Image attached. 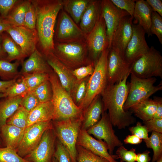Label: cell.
Returning <instances> with one entry per match:
<instances>
[{"label": "cell", "instance_id": "cell-1", "mask_svg": "<svg viewBox=\"0 0 162 162\" xmlns=\"http://www.w3.org/2000/svg\"><path fill=\"white\" fill-rule=\"evenodd\" d=\"M130 74L119 82L107 84L100 94L103 105V111H107L113 126L118 129H125L136 121L131 112L123 109L128 93L127 79Z\"/></svg>", "mask_w": 162, "mask_h": 162}, {"label": "cell", "instance_id": "cell-2", "mask_svg": "<svg viewBox=\"0 0 162 162\" xmlns=\"http://www.w3.org/2000/svg\"><path fill=\"white\" fill-rule=\"evenodd\" d=\"M36 13V29L40 52L45 57L52 52L54 28L56 19L63 8L62 0H31Z\"/></svg>", "mask_w": 162, "mask_h": 162}, {"label": "cell", "instance_id": "cell-3", "mask_svg": "<svg viewBox=\"0 0 162 162\" xmlns=\"http://www.w3.org/2000/svg\"><path fill=\"white\" fill-rule=\"evenodd\" d=\"M49 80L52 88L51 101L55 109L53 120L60 121L82 117V110L75 104L70 95L62 85L53 71L49 74Z\"/></svg>", "mask_w": 162, "mask_h": 162}, {"label": "cell", "instance_id": "cell-4", "mask_svg": "<svg viewBox=\"0 0 162 162\" xmlns=\"http://www.w3.org/2000/svg\"><path fill=\"white\" fill-rule=\"evenodd\" d=\"M52 53L59 61L72 70L93 63L89 57L86 40L70 42H54Z\"/></svg>", "mask_w": 162, "mask_h": 162}, {"label": "cell", "instance_id": "cell-5", "mask_svg": "<svg viewBox=\"0 0 162 162\" xmlns=\"http://www.w3.org/2000/svg\"><path fill=\"white\" fill-rule=\"evenodd\" d=\"M109 49H106L95 63L94 72L89 78L85 98L79 106L83 112L100 95L107 84V69Z\"/></svg>", "mask_w": 162, "mask_h": 162}, {"label": "cell", "instance_id": "cell-6", "mask_svg": "<svg viewBox=\"0 0 162 162\" xmlns=\"http://www.w3.org/2000/svg\"><path fill=\"white\" fill-rule=\"evenodd\" d=\"M83 117L54 121V129L59 141L68 152L71 162H77L76 142Z\"/></svg>", "mask_w": 162, "mask_h": 162}, {"label": "cell", "instance_id": "cell-7", "mask_svg": "<svg viewBox=\"0 0 162 162\" xmlns=\"http://www.w3.org/2000/svg\"><path fill=\"white\" fill-rule=\"evenodd\" d=\"M130 80L128 83V93L123 109L128 111L132 106L146 99L162 90V83L154 85L155 77L141 78L130 74Z\"/></svg>", "mask_w": 162, "mask_h": 162}, {"label": "cell", "instance_id": "cell-8", "mask_svg": "<svg viewBox=\"0 0 162 162\" xmlns=\"http://www.w3.org/2000/svg\"><path fill=\"white\" fill-rule=\"evenodd\" d=\"M139 78H162V56L153 46L131 65L130 74Z\"/></svg>", "mask_w": 162, "mask_h": 162}, {"label": "cell", "instance_id": "cell-9", "mask_svg": "<svg viewBox=\"0 0 162 162\" xmlns=\"http://www.w3.org/2000/svg\"><path fill=\"white\" fill-rule=\"evenodd\" d=\"M89 58L95 64L102 52L108 48L109 42L106 32V27L101 13L95 25L86 36Z\"/></svg>", "mask_w": 162, "mask_h": 162}, {"label": "cell", "instance_id": "cell-10", "mask_svg": "<svg viewBox=\"0 0 162 162\" xmlns=\"http://www.w3.org/2000/svg\"><path fill=\"white\" fill-rule=\"evenodd\" d=\"M55 31L54 42H70L86 40L80 27L62 8L58 15Z\"/></svg>", "mask_w": 162, "mask_h": 162}, {"label": "cell", "instance_id": "cell-11", "mask_svg": "<svg viewBox=\"0 0 162 162\" xmlns=\"http://www.w3.org/2000/svg\"><path fill=\"white\" fill-rule=\"evenodd\" d=\"M86 130L89 134L93 135L98 140H103L107 146L109 154L111 155H113L115 148L123 145L115 134L106 111H103L100 119Z\"/></svg>", "mask_w": 162, "mask_h": 162}, {"label": "cell", "instance_id": "cell-12", "mask_svg": "<svg viewBox=\"0 0 162 162\" xmlns=\"http://www.w3.org/2000/svg\"><path fill=\"white\" fill-rule=\"evenodd\" d=\"M52 126L50 121L35 123L26 127L22 140L15 149L17 154L25 158L38 144L45 131Z\"/></svg>", "mask_w": 162, "mask_h": 162}, {"label": "cell", "instance_id": "cell-13", "mask_svg": "<svg viewBox=\"0 0 162 162\" xmlns=\"http://www.w3.org/2000/svg\"><path fill=\"white\" fill-rule=\"evenodd\" d=\"M56 136L53 126L47 129L37 145L24 158L32 162H52Z\"/></svg>", "mask_w": 162, "mask_h": 162}, {"label": "cell", "instance_id": "cell-14", "mask_svg": "<svg viewBox=\"0 0 162 162\" xmlns=\"http://www.w3.org/2000/svg\"><path fill=\"white\" fill-rule=\"evenodd\" d=\"M145 34L144 30L139 25L133 24L132 36L123 57L125 61L131 66L150 48L145 39Z\"/></svg>", "mask_w": 162, "mask_h": 162}, {"label": "cell", "instance_id": "cell-15", "mask_svg": "<svg viewBox=\"0 0 162 162\" xmlns=\"http://www.w3.org/2000/svg\"><path fill=\"white\" fill-rule=\"evenodd\" d=\"M5 32L20 47L26 57L37 48L39 39L36 29H29L23 26H11Z\"/></svg>", "mask_w": 162, "mask_h": 162}, {"label": "cell", "instance_id": "cell-16", "mask_svg": "<svg viewBox=\"0 0 162 162\" xmlns=\"http://www.w3.org/2000/svg\"><path fill=\"white\" fill-rule=\"evenodd\" d=\"M131 67L118 52L111 48L109 49L107 63V84H113L122 80L130 74Z\"/></svg>", "mask_w": 162, "mask_h": 162}, {"label": "cell", "instance_id": "cell-17", "mask_svg": "<svg viewBox=\"0 0 162 162\" xmlns=\"http://www.w3.org/2000/svg\"><path fill=\"white\" fill-rule=\"evenodd\" d=\"M100 11L106 27L109 49L114 32L123 18L129 14L126 11L117 8L110 0H101Z\"/></svg>", "mask_w": 162, "mask_h": 162}, {"label": "cell", "instance_id": "cell-18", "mask_svg": "<svg viewBox=\"0 0 162 162\" xmlns=\"http://www.w3.org/2000/svg\"><path fill=\"white\" fill-rule=\"evenodd\" d=\"M133 19L129 15L124 17L112 35L110 48L118 52L123 58L132 36Z\"/></svg>", "mask_w": 162, "mask_h": 162}, {"label": "cell", "instance_id": "cell-19", "mask_svg": "<svg viewBox=\"0 0 162 162\" xmlns=\"http://www.w3.org/2000/svg\"><path fill=\"white\" fill-rule=\"evenodd\" d=\"M49 65L57 76L59 81L70 95L78 81L70 69L54 56L52 52L44 57Z\"/></svg>", "mask_w": 162, "mask_h": 162}, {"label": "cell", "instance_id": "cell-20", "mask_svg": "<svg viewBox=\"0 0 162 162\" xmlns=\"http://www.w3.org/2000/svg\"><path fill=\"white\" fill-rule=\"evenodd\" d=\"M76 146H81L93 154L106 159L110 162H116L112 155L108 152L107 146L102 140H96L89 134L86 130L80 129Z\"/></svg>", "mask_w": 162, "mask_h": 162}, {"label": "cell", "instance_id": "cell-21", "mask_svg": "<svg viewBox=\"0 0 162 162\" xmlns=\"http://www.w3.org/2000/svg\"><path fill=\"white\" fill-rule=\"evenodd\" d=\"M22 64L20 72L21 75L36 73L49 74L53 71L44 56L37 48Z\"/></svg>", "mask_w": 162, "mask_h": 162}, {"label": "cell", "instance_id": "cell-22", "mask_svg": "<svg viewBox=\"0 0 162 162\" xmlns=\"http://www.w3.org/2000/svg\"><path fill=\"white\" fill-rule=\"evenodd\" d=\"M101 0H90L82 14L80 27L85 36L92 29L100 14Z\"/></svg>", "mask_w": 162, "mask_h": 162}, {"label": "cell", "instance_id": "cell-23", "mask_svg": "<svg viewBox=\"0 0 162 162\" xmlns=\"http://www.w3.org/2000/svg\"><path fill=\"white\" fill-rule=\"evenodd\" d=\"M152 10L146 1L136 0L133 14L135 23H138L144 30L148 37L152 35L150 32L151 15Z\"/></svg>", "mask_w": 162, "mask_h": 162}, {"label": "cell", "instance_id": "cell-24", "mask_svg": "<svg viewBox=\"0 0 162 162\" xmlns=\"http://www.w3.org/2000/svg\"><path fill=\"white\" fill-rule=\"evenodd\" d=\"M54 107L52 101L40 103L29 112L27 127L34 124L54 119Z\"/></svg>", "mask_w": 162, "mask_h": 162}, {"label": "cell", "instance_id": "cell-25", "mask_svg": "<svg viewBox=\"0 0 162 162\" xmlns=\"http://www.w3.org/2000/svg\"><path fill=\"white\" fill-rule=\"evenodd\" d=\"M103 105L100 95L97 96L83 112L81 129L87 130L99 121L103 112Z\"/></svg>", "mask_w": 162, "mask_h": 162}, {"label": "cell", "instance_id": "cell-26", "mask_svg": "<svg viewBox=\"0 0 162 162\" xmlns=\"http://www.w3.org/2000/svg\"><path fill=\"white\" fill-rule=\"evenodd\" d=\"M17 127L5 124L0 128V134L5 147L16 149L20 144L25 130Z\"/></svg>", "mask_w": 162, "mask_h": 162}, {"label": "cell", "instance_id": "cell-27", "mask_svg": "<svg viewBox=\"0 0 162 162\" xmlns=\"http://www.w3.org/2000/svg\"><path fill=\"white\" fill-rule=\"evenodd\" d=\"M1 34L2 48L7 55L6 59L10 62L16 60L22 63L26 57L20 47L6 32Z\"/></svg>", "mask_w": 162, "mask_h": 162}, {"label": "cell", "instance_id": "cell-28", "mask_svg": "<svg viewBox=\"0 0 162 162\" xmlns=\"http://www.w3.org/2000/svg\"><path fill=\"white\" fill-rule=\"evenodd\" d=\"M24 95L6 97L0 100V128L18 108Z\"/></svg>", "mask_w": 162, "mask_h": 162}, {"label": "cell", "instance_id": "cell-29", "mask_svg": "<svg viewBox=\"0 0 162 162\" xmlns=\"http://www.w3.org/2000/svg\"><path fill=\"white\" fill-rule=\"evenodd\" d=\"M157 107L156 100L149 98L134 105L129 110L132 113L144 122L153 118Z\"/></svg>", "mask_w": 162, "mask_h": 162}, {"label": "cell", "instance_id": "cell-30", "mask_svg": "<svg viewBox=\"0 0 162 162\" xmlns=\"http://www.w3.org/2000/svg\"><path fill=\"white\" fill-rule=\"evenodd\" d=\"M90 0H63V9L77 25Z\"/></svg>", "mask_w": 162, "mask_h": 162}, {"label": "cell", "instance_id": "cell-31", "mask_svg": "<svg viewBox=\"0 0 162 162\" xmlns=\"http://www.w3.org/2000/svg\"><path fill=\"white\" fill-rule=\"evenodd\" d=\"M31 2L30 0H21L7 16L3 19L4 20L11 26H23L26 13Z\"/></svg>", "mask_w": 162, "mask_h": 162}, {"label": "cell", "instance_id": "cell-32", "mask_svg": "<svg viewBox=\"0 0 162 162\" xmlns=\"http://www.w3.org/2000/svg\"><path fill=\"white\" fill-rule=\"evenodd\" d=\"M20 62L16 61L11 63L6 59L0 58V77L4 81H8L20 77L21 74L18 67Z\"/></svg>", "mask_w": 162, "mask_h": 162}, {"label": "cell", "instance_id": "cell-33", "mask_svg": "<svg viewBox=\"0 0 162 162\" xmlns=\"http://www.w3.org/2000/svg\"><path fill=\"white\" fill-rule=\"evenodd\" d=\"M146 146L153 151L152 162H155L162 157V133L152 131L148 139L144 140Z\"/></svg>", "mask_w": 162, "mask_h": 162}, {"label": "cell", "instance_id": "cell-34", "mask_svg": "<svg viewBox=\"0 0 162 162\" xmlns=\"http://www.w3.org/2000/svg\"><path fill=\"white\" fill-rule=\"evenodd\" d=\"M28 114V112L20 106L14 114L7 119L6 124L25 129L27 127Z\"/></svg>", "mask_w": 162, "mask_h": 162}, {"label": "cell", "instance_id": "cell-35", "mask_svg": "<svg viewBox=\"0 0 162 162\" xmlns=\"http://www.w3.org/2000/svg\"><path fill=\"white\" fill-rule=\"evenodd\" d=\"M49 74L36 73L22 76L28 91H32L44 82L49 80Z\"/></svg>", "mask_w": 162, "mask_h": 162}, {"label": "cell", "instance_id": "cell-36", "mask_svg": "<svg viewBox=\"0 0 162 162\" xmlns=\"http://www.w3.org/2000/svg\"><path fill=\"white\" fill-rule=\"evenodd\" d=\"M90 76L78 80L70 95L75 104L78 106L81 104L85 98L87 85Z\"/></svg>", "mask_w": 162, "mask_h": 162}, {"label": "cell", "instance_id": "cell-37", "mask_svg": "<svg viewBox=\"0 0 162 162\" xmlns=\"http://www.w3.org/2000/svg\"><path fill=\"white\" fill-rule=\"evenodd\" d=\"M40 103L51 101L52 96V86L49 80L44 82L33 91Z\"/></svg>", "mask_w": 162, "mask_h": 162}, {"label": "cell", "instance_id": "cell-38", "mask_svg": "<svg viewBox=\"0 0 162 162\" xmlns=\"http://www.w3.org/2000/svg\"><path fill=\"white\" fill-rule=\"evenodd\" d=\"M28 91L23 76L21 75L16 82L4 93L5 97H14L24 95Z\"/></svg>", "mask_w": 162, "mask_h": 162}, {"label": "cell", "instance_id": "cell-39", "mask_svg": "<svg viewBox=\"0 0 162 162\" xmlns=\"http://www.w3.org/2000/svg\"><path fill=\"white\" fill-rule=\"evenodd\" d=\"M77 162H110L84 148L76 146Z\"/></svg>", "mask_w": 162, "mask_h": 162}, {"label": "cell", "instance_id": "cell-40", "mask_svg": "<svg viewBox=\"0 0 162 162\" xmlns=\"http://www.w3.org/2000/svg\"><path fill=\"white\" fill-rule=\"evenodd\" d=\"M0 162H32L20 157L15 149L0 147Z\"/></svg>", "mask_w": 162, "mask_h": 162}, {"label": "cell", "instance_id": "cell-41", "mask_svg": "<svg viewBox=\"0 0 162 162\" xmlns=\"http://www.w3.org/2000/svg\"><path fill=\"white\" fill-rule=\"evenodd\" d=\"M116 154L112 155L115 159H119L120 162H135L136 155V149L132 148L130 150L127 149L123 145L118 147Z\"/></svg>", "mask_w": 162, "mask_h": 162}, {"label": "cell", "instance_id": "cell-42", "mask_svg": "<svg viewBox=\"0 0 162 162\" xmlns=\"http://www.w3.org/2000/svg\"><path fill=\"white\" fill-rule=\"evenodd\" d=\"M150 32L156 35L160 44H162V17L158 13L152 11Z\"/></svg>", "mask_w": 162, "mask_h": 162}, {"label": "cell", "instance_id": "cell-43", "mask_svg": "<svg viewBox=\"0 0 162 162\" xmlns=\"http://www.w3.org/2000/svg\"><path fill=\"white\" fill-rule=\"evenodd\" d=\"M40 103L33 91H29L23 96L20 106L29 112Z\"/></svg>", "mask_w": 162, "mask_h": 162}, {"label": "cell", "instance_id": "cell-44", "mask_svg": "<svg viewBox=\"0 0 162 162\" xmlns=\"http://www.w3.org/2000/svg\"><path fill=\"white\" fill-rule=\"evenodd\" d=\"M31 2L26 13L23 26L29 29H36V13L35 7L31 0Z\"/></svg>", "mask_w": 162, "mask_h": 162}, {"label": "cell", "instance_id": "cell-45", "mask_svg": "<svg viewBox=\"0 0 162 162\" xmlns=\"http://www.w3.org/2000/svg\"><path fill=\"white\" fill-rule=\"evenodd\" d=\"M112 2L118 8L127 12L133 18L136 0H111Z\"/></svg>", "mask_w": 162, "mask_h": 162}, {"label": "cell", "instance_id": "cell-46", "mask_svg": "<svg viewBox=\"0 0 162 162\" xmlns=\"http://www.w3.org/2000/svg\"><path fill=\"white\" fill-rule=\"evenodd\" d=\"M94 65L91 63L72 70L73 74L77 80H81L92 74Z\"/></svg>", "mask_w": 162, "mask_h": 162}, {"label": "cell", "instance_id": "cell-47", "mask_svg": "<svg viewBox=\"0 0 162 162\" xmlns=\"http://www.w3.org/2000/svg\"><path fill=\"white\" fill-rule=\"evenodd\" d=\"M21 0H0V17L7 16L15 5Z\"/></svg>", "mask_w": 162, "mask_h": 162}, {"label": "cell", "instance_id": "cell-48", "mask_svg": "<svg viewBox=\"0 0 162 162\" xmlns=\"http://www.w3.org/2000/svg\"><path fill=\"white\" fill-rule=\"evenodd\" d=\"M53 156L58 162H71L68 152L59 141L57 143Z\"/></svg>", "mask_w": 162, "mask_h": 162}, {"label": "cell", "instance_id": "cell-49", "mask_svg": "<svg viewBox=\"0 0 162 162\" xmlns=\"http://www.w3.org/2000/svg\"><path fill=\"white\" fill-rule=\"evenodd\" d=\"M129 130L132 135H134L142 140H146L148 138L149 132L147 128L140 122H138L136 125L130 127Z\"/></svg>", "mask_w": 162, "mask_h": 162}, {"label": "cell", "instance_id": "cell-50", "mask_svg": "<svg viewBox=\"0 0 162 162\" xmlns=\"http://www.w3.org/2000/svg\"><path fill=\"white\" fill-rule=\"evenodd\" d=\"M143 122L148 132L154 131L162 133V119L152 118Z\"/></svg>", "mask_w": 162, "mask_h": 162}, {"label": "cell", "instance_id": "cell-51", "mask_svg": "<svg viewBox=\"0 0 162 162\" xmlns=\"http://www.w3.org/2000/svg\"><path fill=\"white\" fill-rule=\"evenodd\" d=\"M152 11L158 13L162 16V2L161 0H146Z\"/></svg>", "mask_w": 162, "mask_h": 162}, {"label": "cell", "instance_id": "cell-52", "mask_svg": "<svg viewBox=\"0 0 162 162\" xmlns=\"http://www.w3.org/2000/svg\"><path fill=\"white\" fill-rule=\"evenodd\" d=\"M154 98L157 101V107L153 118L162 119V98L159 97L155 96Z\"/></svg>", "mask_w": 162, "mask_h": 162}, {"label": "cell", "instance_id": "cell-53", "mask_svg": "<svg viewBox=\"0 0 162 162\" xmlns=\"http://www.w3.org/2000/svg\"><path fill=\"white\" fill-rule=\"evenodd\" d=\"M142 140L134 135H128L124 140L126 144L138 145L142 142Z\"/></svg>", "mask_w": 162, "mask_h": 162}, {"label": "cell", "instance_id": "cell-54", "mask_svg": "<svg viewBox=\"0 0 162 162\" xmlns=\"http://www.w3.org/2000/svg\"><path fill=\"white\" fill-rule=\"evenodd\" d=\"M18 78L8 81L0 80V93L5 92L16 82Z\"/></svg>", "mask_w": 162, "mask_h": 162}, {"label": "cell", "instance_id": "cell-55", "mask_svg": "<svg viewBox=\"0 0 162 162\" xmlns=\"http://www.w3.org/2000/svg\"><path fill=\"white\" fill-rule=\"evenodd\" d=\"M150 152L146 150L136 155V161L137 162H150L151 158L149 156Z\"/></svg>", "mask_w": 162, "mask_h": 162}, {"label": "cell", "instance_id": "cell-56", "mask_svg": "<svg viewBox=\"0 0 162 162\" xmlns=\"http://www.w3.org/2000/svg\"><path fill=\"white\" fill-rule=\"evenodd\" d=\"M11 26L0 17V34L5 32Z\"/></svg>", "mask_w": 162, "mask_h": 162}, {"label": "cell", "instance_id": "cell-57", "mask_svg": "<svg viewBox=\"0 0 162 162\" xmlns=\"http://www.w3.org/2000/svg\"><path fill=\"white\" fill-rule=\"evenodd\" d=\"M7 57V55L2 48V37L1 34H0V58L6 59Z\"/></svg>", "mask_w": 162, "mask_h": 162}, {"label": "cell", "instance_id": "cell-58", "mask_svg": "<svg viewBox=\"0 0 162 162\" xmlns=\"http://www.w3.org/2000/svg\"><path fill=\"white\" fill-rule=\"evenodd\" d=\"M5 97V95L4 93H0V99Z\"/></svg>", "mask_w": 162, "mask_h": 162}, {"label": "cell", "instance_id": "cell-59", "mask_svg": "<svg viewBox=\"0 0 162 162\" xmlns=\"http://www.w3.org/2000/svg\"><path fill=\"white\" fill-rule=\"evenodd\" d=\"M3 144L2 141L1 137L0 134V147H2V145Z\"/></svg>", "mask_w": 162, "mask_h": 162}, {"label": "cell", "instance_id": "cell-60", "mask_svg": "<svg viewBox=\"0 0 162 162\" xmlns=\"http://www.w3.org/2000/svg\"><path fill=\"white\" fill-rule=\"evenodd\" d=\"M52 162H58L56 158L53 156Z\"/></svg>", "mask_w": 162, "mask_h": 162}, {"label": "cell", "instance_id": "cell-61", "mask_svg": "<svg viewBox=\"0 0 162 162\" xmlns=\"http://www.w3.org/2000/svg\"><path fill=\"white\" fill-rule=\"evenodd\" d=\"M156 162H162V157L158 160Z\"/></svg>", "mask_w": 162, "mask_h": 162}, {"label": "cell", "instance_id": "cell-62", "mask_svg": "<svg viewBox=\"0 0 162 162\" xmlns=\"http://www.w3.org/2000/svg\"><path fill=\"white\" fill-rule=\"evenodd\" d=\"M116 162H120H120H118V161H117Z\"/></svg>", "mask_w": 162, "mask_h": 162}, {"label": "cell", "instance_id": "cell-63", "mask_svg": "<svg viewBox=\"0 0 162 162\" xmlns=\"http://www.w3.org/2000/svg\"></svg>", "mask_w": 162, "mask_h": 162}]
</instances>
